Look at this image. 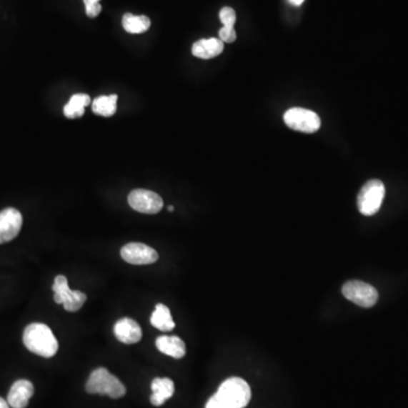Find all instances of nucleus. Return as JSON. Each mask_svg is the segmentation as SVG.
Here are the masks:
<instances>
[{
    "instance_id": "obj_3",
    "label": "nucleus",
    "mask_w": 408,
    "mask_h": 408,
    "mask_svg": "<svg viewBox=\"0 0 408 408\" xmlns=\"http://www.w3.org/2000/svg\"><path fill=\"white\" fill-rule=\"evenodd\" d=\"M386 189L382 181L379 179H371L362 187L357 196V207L359 212L364 216L370 217L380 210L384 202Z\"/></svg>"
},
{
    "instance_id": "obj_20",
    "label": "nucleus",
    "mask_w": 408,
    "mask_h": 408,
    "mask_svg": "<svg viewBox=\"0 0 408 408\" xmlns=\"http://www.w3.org/2000/svg\"><path fill=\"white\" fill-rule=\"evenodd\" d=\"M219 17L224 26L234 28L236 23V13L232 7H224L220 11Z\"/></svg>"
},
{
    "instance_id": "obj_27",
    "label": "nucleus",
    "mask_w": 408,
    "mask_h": 408,
    "mask_svg": "<svg viewBox=\"0 0 408 408\" xmlns=\"http://www.w3.org/2000/svg\"><path fill=\"white\" fill-rule=\"evenodd\" d=\"M168 212H174V207H168Z\"/></svg>"
},
{
    "instance_id": "obj_9",
    "label": "nucleus",
    "mask_w": 408,
    "mask_h": 408,
    "mask_svg": "<svg viewBox=\"0 0 408 408\" xmlns=\"http://www.w3.org/2000/svg\"><path fill=\"white\" fill-rule=\"evenodd\" d=\"M121 255L125 262L135 266H146L156 262L159 254L156 249L142 243H129L121 249Z\"/></svg>"
},
{
    "instance_id": "obj_7",
    "label": "nucleus",
    "mask_w": 408,
    "mask_h": 408,
    "mask_svg": "<svg viewBox=\"0 0 408 408\" xmlns=\"http://www.w3.org/2000/svg\"><path fill=\"white\" fill-rule=\"evenodd\" d=\"M343 295L348 301L362 307H372L378 302L379 294L370 284L359 280H351L343 286Z\"/></svg>"
},
{
    "instance_id": "obj_12",
    "label": "nucleus",
    "mask_w": 408,
    "mask_h": 408,
    "mask_svg": "<svg viewBox=\"0 0 408 408\" xmlns=\"http://www.w3.org/2000/svg\"><path fill=\"white\" fill-rule=\"evenodd\" d=\"M34 394V387L28 380H19L13 384L9 392V406L11 408H25Z\"/></svg>"
},
{
    "instance_id": "obj_8",
    "label": "nucleus",
    "mask_w": 408,
    "mask_h": 408,
    "mask_svg": "<svg viewBox=\"0 0 408 408\" xmlns=\"http://www.w3.org/2000/svg\"><path fill=\"white\" fill-rule=\"evenodd\" d=\"M129 204L135 212L146 214H156L164 207L162 197L149 189H134L129 195Z\"/></svg>"
},
{
    "instance_id": "obj_16",
    "label": "nucleus",
    "mask_w": 408,
    "mask_h": 408,
    "mask_svg": "<svg viewBox=\"0 0 408 408\" xmlns=\"http://www.w3.org/2000/svg\"><path fill=\"white\" fill-rule=\"evenodd\" d=\"M151 324L156 327L160 332H168L175 329V322H174L171 314H170L169 309L164 304H156L154 313L151 315Z\"/></svg>"
},
{
    "instance_id": "obj_26",
    "label": "nucleus",
    "mask_w": 408,
    "mask_h": 408,
    "mask_svg": "<svg viewBox=\"0 0 408 408\" xmlns=\"http://www.w3.org/2000/svg\"><path fill=\"white\" fill-rule=\"evenodd\" d=\"M85 5H90V4L100 3V0H83Z\"/></svg>"
},
{
    "instance_id": "obj_13",
    "label": "nucleus",
    "mask_w": 408,
    "mask_h": 408,
    "mask_svg": "<svg viewBox=\"0 0 408 408\" xmlns=\"http://www.w3.org/2000/svg\"><path fill=\"white\" fill-rule=\"evenodd\" d=\"M156 346L158 351L174 359H183L186 354V346L177 336H160L156 338Z\"/></svg>"
},
{
    "instance_id": "obj_23",
    "label": "nucleus",
    "mask_w": 408,
    "mask_h": 408,
    "mask_svg": "<svg viewBox=\"0 0 408 408\" xmlns=\"http://www.w3.org/2000/svg\"><path fill=\"white\" fill-rule=\"evenodd\" d=\"M102 7L100 3L90 4V5H85V13L90 19H94L101 13Z\"/></svg>"
},
{
    "instance_id": "obj_2",
    "label": "nucleus",
    "mask_w": 408,
    "mask_h": 408,
    "mask_svg": "<svg viewBox=\"0 0 408 408\" xmlns=\"http://www.w3.org/2000/svg\"><path fill=\"white\" fill-rule=\"evenodd\" d=\"M85 389L89 394H104L110 398H121L126 394V388L117 377L113 376L107 369L99 367L91 373Z\"/></svg>"
},
{
    "instance_id": "obj_5",
    "label": "nucleus",
    "mask_w": 408,
    "mask_h": 408,
    "mask_svg": "<svg viewBox=\"0 0 408 408\" xmlns=\"http://www.w3.org/2000/svg\"><path fill=\"white\" fill-rule=\"evenodd\" d=\"M55 292V299L57 304H63L64 309L69 312H77L86 302V295L80 291H71L69 287V280L65 276H57L52 286Z\"/></svg>"
},
{
    "instance_id": "obj_18",
    "label": "nucleus",
    "mask_w": 408,
    "mask_h": 408,
    "mask_svg": "<svg viewBox=\"0 0 408 408\" xmlns=\"http://www.w3.org/2000/svg\"><path fill=\"white\" fill-rule=\"evenodd\" d=\"M151 21L148 16L141 15L127 14L123 16V28L126 32L131 34H141V33L146 32L150 29Z\"/></svg>"
},
{
    "instance_id": "obj_19",
    "label": "nucleus",
    "mask_w": 408,
    "mask_h": 408,
    "mask_svg": "<svg viewBox=\"0 0 408 408\" xmlns=\"http://www.w3.org/2000/svg\"><path fill=\"white\" fill-rule=\"evenodd\" d=\"M117 99L116 94L111 96H101L94 99L92 102V110L96 115L104 116V117H111L115 115L117 110Z\"/></svg>"
},
{
    "instance_id": "obj_21",
    "label": "nucleus",
    "mask_w": 408,
    "mask_h": 408,
    "mask_svg": "<svg viewBox=\"0 0 408 408\" xmlns=\"http://www.w3.org/2000/svg\"><path fill=\"white\" fill-rule=\"evenodd\" d=\"M219 39L224 44H233L237 39V34H236V31L234 28H227V26H224V28L219 30Z\"/></svg>"
},
{
    "instance_id": "obj_11",
    "label": "nucleus",
    "mask_w": 408,
    "mask_h": 408,
    "mask_svg": "<svg viewBox=\"0 0 408 408\" xmlns=\"http://www.w3.org/2000/svg\"><path fill=\"white\" fill-rule=\"evenodd\" d=\"M116 338L121 343L131 345L136 344L142 339V329L136 321L129 318H123L116 322L114 327Z\"/></svg>"
},
{
    "instance_id": "obj_22",
    "label": "nucleus",
    "mask_w": 408,
    "mask_h": 408,
    "mask_svg": "<svg viewBox=\"0 0 408 408\" xmlns=\"http://www.w3.org/2000/svg\"><path fill=\"white\" fill-rule=\"evenodd\" d=\"M206 408H234L233 406L228 404L225 399H222L219 394H216L212 396L207 403Z\"/></svg>"
},
{
    "instance_id": "obj_24",
    "label": "nucleus",
    "mask_w": 408,
    "mask_h": 408,
    "mask_svg": "<svg viewBox=\"0 0 408 408\" xmlns=\"http://www.w3.org/2000/svg\"><path fill=\"white\" fill-rule=\"evenodd\" d=\"M11 407V406H9V402H6L5 399H4V398L0 397V408H9Z\"/></svg>"
},
{
    "instance_id": "obj_14",
    "label": "nucleus",
    "mask_w": 408,
    "mask_h": 408,
    "mask_svg": "<svg viewBox=\"0 0 408 408\" xmlns=\"http://www.w3.org/2000/svg\"><path fill=\"white\" fill-rule=\"evenodd\" d=\"M150 402L154 406L164 405L170 397H173L175 392V386H174L173 380L168 378H156L151 384Z\"/></svg>"
},
{
    "instance_id": "obj_25",
    "label": "nucleus",
    "mask_w": 408,
    "mask_h": 408,
    "mask_svg": "<svg viewBox=\"0 0 408 408\" xmlns=\"http://www.w3.org/2000/svg\"><path fill=\"white\" fill-rule=\"evenodd\" d=\"M289 3L294 6H301L302 4L304 3V0H289Z\"/></svg>"
},
{
    "instance_id": "obj_6",
    "label": "nucleus",
    "mask_w": 408,
    "mask_h": 408,
    "mask_svg": "<svg viewBox=\"0 0 408 408\" xmlns=\"http://www.w3.org/2000/svg\"><path fill=\"white\" fill-rule=\"evenodd\" d=\"M284 121L289 129L312 134L321 127L320 117L312 110L304 108H291L286 111Z\"/></svg>"
},
{
    "instance_id": "obj_10",
    "label": "nucleus",
    "mask_w": 408,
    "mask_h": 408,
    "mask_svg": "<svg viewBox=\"0 0 408 408\" xmlns=\"http://www.w3.org/2000/svg\"><path fill=\"white\" fill-rule=\"evenodd\" d=\"M22 225L23 217L19 210L4 209L0 212V244L13 241L21 232Z\"/></svg>"
},
{
    "instance_id": "obj_1",
    "label": "nucleus",
    "mask_w": 408,
    "mask_h": 408,
    "mask_svg": "<svg viewBox=\"0 0 408 408\" xmlns=\"http://www.w3.org/2000/svg\"><path fill=\"white\" fill-rule=\"evenodd\" d=\"M23 343L29 351L46 359L55 357L59 347L51 329L44 324H29L23 332Z\"/></svg>"
},
{
    "instance_id": "obj_15",
    "label": "nucleus",
    "mask_w": 408,
    "mask_h": 408,
    "mask_svg": "<svg viewBox=\"0 0 408 408\" xmlns=\"http://www.w3.org/2000/svg\"><path fill=\"white\" fill-rule=\"evenodd\" d=\"M224 51V42L220 39H202L195 42L192 47V54L201 59H212L219 56Z\"/></svg>"
},
{
    "instance_id": "obj_17",
    "label": "nucleus",
    "mask_w": 408,
    "mask_h": 408,
    "mask_svg": "<svg viewBox=\"0 0 408 408\" xmlns=\"http://www.w3.org/2000/svg\"><path fill=\"white\" fill-rule=\"evenodd\" d=\"M91 102L90 96L84 94H77L69 99V104L64 107V115L67 118H77L84 115L85 107Z\"/></svg>"
},
{
    "instance_id": "obj_4",
    "label": "nucleus",
    "mask_w": 408,
    "mask_h": 408,
    "mask_svg": "<svg viewBox=\"0 0 408 408\" xmlns=\"http://www.w3.org/2000/svg\"><path fill=\"white\" fill-rule=\"evenodd\" d=\"M217 394L234 408H244L251 400V388L247 381L241 378L224 381Z\"/></svg>"
}]
</instances>
